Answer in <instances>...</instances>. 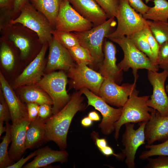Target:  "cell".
<instances>
[{
  "label": "cell",
  "mask_w": 168,
  "mask_h": 168,
  "mask_svg": "<svg viewBox=\"0 0 168 168\" xmlns=\"http://www.w3.org/2000/svg\"><path fill=\"white\" fill-rule=\"evenodd\" d=\"M37 150L30 153L25 158L23 157L21 158L16 162L10 166H8L7 168H21L23 165L29 160L33 157L36 156Z\"/></svg>",
  "instance_id": "7bdbcfd3"
},
{
  "label": "cell",
  "mask_w": 168,
  "mask_h": 168,
  "mask_svg": "<svg viewBox=\"0 0 168 168\" xmlns=\"http://www.w3.org/2000/svg\"><path fill=\"white\" fill-rule=\"evenodd\" d=\"M154 6L150 7L147 11L142 15L146 20L168 22V2L166 0H150Z\"/></svg>",
  "instance_id": "484cf974"
},
{
  "label": "cell",
  "mask_w": 168,
  "mask_h": 168,
  "mask_svg": "<svg viewBox=\"0 0 168 168\" xmlns=\"http://www.w3.org/2000/svg\"><path fill=\"white\" fill-rule=\"evenodd\" d=\"M94 27L72 7L69 1L63 0L57 17L55 29L67 32H82Z\"/></svg>",
  "instance_id": "7c38bea8"
},
{
  "label": "cell",
  "mask_w": 168,
  "mask_h": 168,
  "mask_svg": "<svg viewBox=\"0 0 168 168\" xmlns=\"http://www.w3.org/2000/svg\"><path fill=\"white\" fill-rule=\"evenodd\" d=\"M115 17L117 21V27L107 36L110 40L124 36L129 37L147 26V20L131 6L128 0H119Z\"/></svg>",
  "instance_id": "5b68a950"
},
{
  "label": "cell",
  "mask_w": 168,
  "mask_h": 168,
  "mask_svg": "<svg viewBox=\"0 0 168 168\" xmlns=\"http://www.w3.org/2000/svg\"><path fill=\"white\" fill-rule=\"evenodd\" d=\"M0 86L10 109L12 123L21 119H28L27 108L16 96L1 72Z\"/></svg>",
  "instance_id": "44dd1931"
},
{
  "label": "cell",
  "mask_w": 168,
  "mask_h": 168,
  "mask_svg": "<svg viewBox=\"0 0 168 168\" xmlns=\"http://www.w3.org/2000/svg\"><path fill=\"white\" fill-rule=\"evenodd\" d=\"M71 79V85L76 91L83 88L99 96L100 88L105 77L99 72L87 65L76 63L67 71Z\"/></svg>",
  "instance_id": "30bf717a"
},
{
  "label": "cell",
  "mask_w": 168,
  "mask_h": 168,
  "mask_svg": "<svg viewBox=\"0 0 168 168\" xmlns=\"http://www.w3.org/2000/svg\"><path fill=\"white\" fill-rule=\"evenodd\" d=\"M147 150L142 152L139 156L142 160L155 156H168V139L164 142L157 144H148L145 146Z\"/></svg>",
  "instance_id": "d6a6232c"
},
{
  "label": "cell",
  "mask_w": 168,
  "mask_h": 168,
  "mask_svg": "<svg viewBox=\"0 0 168 168\" xmlns=\"http://www.w3.org/2000/svg\"><path fill=\"white\" fill-rule=\"evenodd\" d=\"M8 22L11 24H21L35 32L42 44L48 43L53 38L55 29L48 19L29 2L23 7L17 17L10 19Z\"/></svg>",
  "instance_id": "52a82bcc"
},
{
  "label": "cell",
  "mask_w": 168,
  "mask_h": 168,
  "mask_svg": "<svg viewBox=\"0 0 168 168\" xmlns=\"http://www.w3.org/2000/svg\"><path fill=\"white\" fill-rule=\"evenodd\" d=\"M100 151L102 154L107 157L113 155L117 159L118 157V154L115 153L112 148L108 145L100 150Z\"/></svg>",
  "instance_id": "bcb514c9"
},
{
  "label": "cell",
  "mask_w": 168,
  "mask_h": 168,
  "mask_svg": "<svg viewBox=\"0 0 168 168\" xmlns=\"http://www.w3.org/2000/svg\"><path fill=\"white\" fill-rule=\"evenodd\" d=\"M53 35L55 40L68 49L80 44L78 39L74 32L54 29Z\"/></svg>",
  "instance_id": "1f68e13d"
},
{
  "label": "cell",
  "mask_w": 168,
  "mask_h": 168,
  "mask_svg": "<svg viewBox=\"0 0 168 168\" xmlns=\"http://www.w3.org/2000/svg\"><path fill=\"white\" fill-rule=\"evenodd\" d=\"M67 75L63 70L48 73L36 84L44 90L53 102L52 113L54 114L68 102L70 96L66 91Z\"/></svg>",
  "instance_id": "ba28073f"
},
{
  "label": "cell",
  "mask_w": 168,
  "mask_h": 168,
  "mask_svg": "<svg viewBox=\"0 0 168 168\" xmlns=\"http://www.w3.org/2000/svg\"><path fill=\"white\" fill-rule=\"evenodd\" d=\"M91 136L100 151L108 145L106 139L105 138H100L97 133L93 132L91 134Z\"/></svg>",
  "instance_id": "ee69618b"
},
{
  "label": "cell",
  "mask_w": 168,
  "mask_h": 168,
  "mask_svg": "<svg viewBox=\"0 0 168 168\" xmlns=\"http://www.w3.org/2000/svg\"><path fill=\"white\" fill-rule=\"evenodd\" d=\"M110 40L118 44L124 53V58L117 66L124 72L131 68L134 76V82H137L139 69H144L148 71H158V66L154 64L148 57L136 47L130 37L124 36Z\"/></svg>",
  "instance_id": "277c9868"
},
{
  "label": "cell",
  "mask_w": 168,
  "mask_h": 168,
  "mask_svg": "<svg viewBox=\"0 0 168 168\" xmlns=\"http://www.w3.org/2000/svg\"><path fill=\"white\" fill-rule=\"evenodd\" d=\"M104 52V58L99 69V72L105 78H110L116 83H120L123 78V70L116 63L115 45L111 41L105 40Z\"/></svg>",
  "instance_id": "ffe728a7"
},
{
  "label": "cell",
  "mask_w": 168,
  "mask_h": 168,
  "mask_svg": "<svg viewBox=\"0 0 168 168\" xmlns=\"http://www.w3.org/2000/svg\"><path fill=\"white\" fill-rule=\"evenodd\" d=\"M138 94L131 95L122 107L121 116L114 124V138L117 141L121 127L127 123L147 121L151 117L153 108L150 107L147 101L150 96H138Z\"/></svg>",
  "instance_id": "8992f818"
},
{
  "label": "cell",
  "mask_w": 168,
  "mask_h": 168,
  "mask_svg": "<svg viewBox=\"0 0 168 168\" xmlns=\"http://www.w3.org/2000/svg\"><path fill=\"white\" fill-rule=\"evenodd\" d=\"M15 1V0H0V9L7 11L10 13L11 15L13 9Z\"/></svg>",
  "instance_id": "f6af8a7d"
},
{
  "label": "cell",
  "mask_w": 168,
  "mask_h": 168,
  "mask_svg": "<svg viewBox=\"0 0 168 168\" xmlns=\"http://www.w3.org/2000/svg\"><path fill=\"white\" fill-rule=\"evenodd\" d=\"M166 91L167 93H168V84H167L166 87Z\"/></svg>",
  "instance_id": "f907efd6"
},
{
  "label": "cell",
  "mask_w": 168,
  "mask_h": 168,
  "mask_svg": "<svg viewBox=\"0 0 168 168\" xmlns=\"http://www.w3.org/2000/svg\"><path fill=\"white\" fill-rule=\"evenodd\" d=\"M30 122L28 119H21L12 123L11 125V144L8 153L14 161L20 160L27 149L26 133Z\"/></svg>",
  "instance_id": "e0dca14e"
},
{
  "label": "cell",
  "mask_w": 168,
  "mask_h": 168,
  "mask_svg": "<svg viewBox=\"0 0 168 168\" xmlns=\"http://www.w3.org/2000/svg\"><path fill=\"white\" fill-rule=\"evenodd\" d=\"M157 64L159 68L168 71V42L160 45Z\"/></svg>",
  "instance_id": "e575fe53"
},
{
  "label": "cell",
  "mask_w": 168,
  "mask_h": 168,
  "mask_svg": "<svg viewBox=\"0 0 168 168\" xmlns=\"http://www.w3.org/2000/svg\"><path fill=\"white\" fill-rule=\"evenodd\" d=\"M19 89L21 100L26 103H34L39 105L44 104L53 105V102L49 96L36 84L26 85Z\"/></svg>",
  "instance_id": "603a6c76"
},
{
  "label": "cell",
  "mask_w": 168,
  "mask_h": 168,
  "mask_svg": "<svg viewBox=\"0 0 168 168\" xmlns=\"http://www.w3.org/2000/svg\"><path fill=\"white\" fill-rule=\"evenodd\" d=\"M106 13L109 18L115 17L119 0H95Z\"/></svg>",
  "instance_id": "836d02e7"
},
{
  "label": "cell",
  "mask_w": 168,
  "mask_h": 168,
  "mask_svg": "<svg viewBox=\"0 0 168 168\" xmlns=\"http://www.w3.org/2000/svg\"><path fill=\"white\" fill-rule=\"evenodd\" d=\"M144 28L134 33L129 37L136 47L144 53L154 64L158 66L153 57Z\"/></svg>",
  "instance_id": "f546056e"
},
{
  "label": "cell",
  "mask_w": 168,
  "mask_h": 168,
  "mask_svg": "<svg viewBox=\"0 0 168 168\" xmlns=\"http://www.w3.org/2000/svg\"><path fill=\"white\" fill-rule=\"evenodd\" d=\"M144 29L153 57L158 65L157 59L160 45L151 32L148 25Z\"/></svg>",
  "instance_id": "8d00e7d4"
},
{
  "label": "cell",
  "mask_w": 168,
  "mask_h": 168,
  "mask_svg": "<svg viewBox=\"0 0 168 168\" xmlns=\"http://www.w3.org/2000/svg\"><path fill=\"white\" fill-rule=\"evenodd\" d=\"M128 0L131 6L142 15L146 13L150 8L143 2V0Z\"/></svg>",
  "instance_id": "f35d334b"
},
{
  "label": "cell",
  "mask_w": 168,
  "mask_h": 168,
  "mask_svg": "<svg viewBox=\"0 0 168 168\" xmlns=\"http://www.w3.org/2000/svg\"><path fill=\"white\" fill-rule=\"evenodd\" d=\"M93 124V121L88 117H85L83 118L81 121L82 125L85 127H88L91 126Z\"/></svg>",
  "instance_id": "7dc6e473"
},
{
  "label": "cell",
  "mask_w": 168,
  "mask_h": 168,
  "mask_svg": "<svg viewBox=\"0 0 168 168\" xmlns=\"http://www.w3.org/2000/svg\"><path fill=\"white\" fill-rule=\"evenodd\" d=\"M1 38L12 43L20 51V58L25 60L29 58L35 48L41 49L43 44L38 35L22 24H11L8 21L1 24Z\"/></svg>",
  "instance_id": "7a4b0ae2"
},
{
  "label": "cell",
  "mask_w": 168,
  "mask_h": 168,
  "mask_svg": "<svg viewBox=\"0 0 168 168\" xmlns=\"http://www.w3.org/2000/svg\"><path fill=\"white\" fill-rule=\"evenodd\" d=\"M69 2L72 7L92 23L94 27L103 24L108 18L105 11L95 0H71Z\"/></svg>",
  "instance_id": "ac0fdd59"
},
{
  "label": "cell",
  "mask_w": 168,
  "mask_h": 168,
  "mask_svg": "<svg viewBox=\"0 0 168 168\" xmlns=\"http://www.w3.org/2000/svg\"><path fill=\"white\" fill-rule=\"evenodd\" d=\"M4 122L0 121V137H1L3 133L5 132L6 130V126H3Z\"/></svg>",
  "instance_id": "681fc988"
},
{
  "label": "cell",
  "mask_w": 168,
  "mask_h": 168,
  "mask_svg": "<svg viewBox=\"0 0 168 168\" xmlns=\"http://www.w3.org/2000/svg\"><path fill=\"white\" fill-rule=\"evenodd\" d=\"M48 43L49 53L45 68L48 73L58 70L67 72L76 64L68 49L53 37Z\"/></svg>",
  "instance_id": "2e32d148"
},
{
  "label": "cell",
  "mask_w": 168,
  "mask_h": 168,
  "mask_svg": "<svg viewBox=\"0 0 168 168\" xmlns=\"http://www.w3.org/2000/svg\"><path fill=\"white\" fill-rule=\"evenodd\" d=\"M147 121L140 122L138 129H134L133 123L125 124V128L122 136V142L124 148L119 153L118 160L125 158V163L128 168L135 167V156L138 148L145 143V128Z\"/></svg>",
  "instance_id": "9c48e42d"
},
{
  "label": "cell",
  "mask_w": 168,
  "mask_h": 168,
  "mask_svg": "<svg viewBox=\"0 0 168 168\" xmlns=\"http://www.w3.org/2000/svg\"><path fill=\"white\" fill-rule=\"evenodd\" d=\"M68 50L77 64L89 65L94 69V59L87 49L79 44Z\"/></svg>",
  "instance_id": "f1b7e54d"
},
{
  "label": "cell",
  "mask_w": 168,
  "mask_h": 168,
  "mask_svg": "<svg viewBox=\"0 0 168 168\" xmlns=\"http://www.w3.org/2000/svg\"><path fill=\"white\" fill-rule=\"evenodd\" d=\"M12 120L9 108L2 91L0 93V121L9 122Z\"/></svg>",
  "instance_id": "74e56055"
},
{
  "label": "cell",
  "mask_w": 168,
  "mask_h": 168,
  "mask_svg": "<svg viewBox=\"0 0 168 168\" xmlns=\"http://www.w3.org/2000/svg\"><path fill=\"white\" fill-rule=\"evenodd\" d=\"M80 90L71 96L67 104L59 111L45 120L46 133L44 142L52 141L60 150L67 147V136L72 120L78 111L86 108Z\"/></svg>",
  "instance_id": "6da1fadb"
},
{
  "label": "cell",
  "mask_w": 168,
  "mask_h": 168,
  "mask_svg": "<svg viewBox=\"0 0 168 168\" xmlns=\"http://www.w3.org/2000/svg\"><path fill=\"white\" fill-rule=\"evenodd\" d=\"M26 104L29 120L31 122L35 120L38 117L39 105L34 103H28Z\"/></svg>",
  "instance_id": "ab89813d"
},
{
  "label": "cell",
  "mask_w": 168,
  "mask_h": 168,
  "mask_svg": "<svg viewBox=\"0 0 168 168\" xmlns=\"http://www.w3.org/2000/svg\"><path fill=\"white\" fill-rule=\"evenodd\" d=\"M88 116L93 121H99L100 120V117L97 112L95 111L90 112Z\"/></svg>",
  "instance_id": "c3c4849f"
},
{
  "label": "cell",
  "mask_w": 168,
  "mask_h": 168,
  "mask_svg": "<svg viewBox=\"0 0 168 168\" xmlns=\"http://www.w3.org/2000/svg\"><path fill=\"white\" fill-rule=\"evenodd\" d=\"M115 17L109 18L103 24L86 31L74 32L80 45L87 49L93 58L94 69L99 68L104 58L102 47L104 40L116 25Z\"/></svg>",
  "instance_id": "3957f363"
},
{
  "label": "cell",
  "mask_w": 168,
  "mask_h": 168,
  "mask_svg": "<svg viewBox=\"0 0 168 168\" xmlns=\"http://www.w3.org/2000/svg\"><path fill=\"white\" fill-rule=\"evenodd\" d=\"M45 133V120L38 117L30 122L26 133V149L32 150L44 142Z\"/></svg>",
  "instance_id": "cb8c5ba5"
},
{
  "label": "cell",
  "mask_w": 168,
  "mask_h": 168,
  "mask_svg": "<svg viewBox=\"0 0 168 168\" xmlns=\"http://www.w3.org/2000/svg\"><path fill=\"white\" fill-rule=\"evenodd\" d=\"M136 83L119 86L110 78L105 77L100 88L99 96L109 105L122 107L131 95L138 93L136 89Z\"/></svg>",
  "instance_id": "4fadbf2b"
},
{
  "label": "cell",
  "mask_w": 168,
  "mask_h": 168,
  "mask_svg": "<svg viewBox=\"0 0 168 168\" xmlns=\"http://www.w3.org/2000/svg\"><path fill=\"white\" fill-rule=\"evenodd\" d=\"M151 113V118L147 121L145 128V140L148 144L168 139V116H161L154 109Z\"/></svg>",
  "instance_id": "d6986e66"
},
{
  "label": "cell",
  "mask_w": 168,
  "mask_h": 168,
  "mask_svg": "<svg viewBox=\"0 0 168 168\" xmlns=\"http://www.w3.org/2000/svg\"><path fill=\"white\" fill-rule=\"evenodd\" d=\"M51 105L44 104L39 105L38 117L45 120L51 116L52 113V107Z\"/></svg>",
  "instance_id": "60d3db41"
},
{
  "label": "cell",
  "mask_w": 168,
  "mask_h": 168,
  "mask_svg": "<svg viewBox=\"0 0 168 168\" xmlns=\"http://www.w3.org/2000/svg\"><path fill=\"white\" fill-rule=\"evenodd\" d=\"M80 90L87 98V106L93 107L102 114V120L98 127L102 133L107 135L110 134L114 131V124L121 116L122 107L115 108L110 106L101 97L86 88Z\"/></svg>",
  "instance_id": "8fae6325"
},
{
  "label": "cell",
  "mask_w": 168,
  "mask_h": 168,
  "mask_svg": "<svg viewBox=\"0 0 168 168\" xmlns=\"http://www.w3.org/2000/svg\"><path fill=\"white\" fill-rule=\"evenodd\" d=\"M147 25L160 45L168 42V22L147 20Z\"/></svg>",
  "instance_id": "4dcf8cb0"
},
{
  "label": "cell",
  "mask_w": 168,
  "mask_h": 168,
  "mask_svg": "<svg viewBox=\"0 0 168 168\" xmlns=\"http://www.w3.org/2000/svg\"><path fill=\"white\" fill-rule=\"evenodd\" d=\"M68 154L65 150L52 149L48 146L39 148L34 159L24 166L23 168H40L46 166L55 162H67Z\"/></svg>",
  "instance_id": "7402d4cb"
},
{
  "label": "cell",
  "mask_w": 168,
  "mask_h": 168,
  "mask_svg": "<svg viewBox=\"0 0 168 168\" xmlns=\"http://www.w3.org/2000/svg\"><path fill=\"white\" fill-rule=\"evenodd\" d=\"M48 47V42L43 44L39 53L14 81L13 85L14 89L36 84L41 79L46 63L45 54Z\"/></svg>",
  "instance_id": "9a60e30c"
},
{
  "label": "cell",
  "mask_w": 168,
  "mask_h": 168,
  "mask_svg": "<svg viewBox=\"0 0 168 168\" xmlns=\"http://www.w3.org/2000/svg\"><path fill=\"white\" fill-rule=\"evenodd\" d=\"M66 0V1H69L71 0Z\"/></svg>",
  "instance_id": "816d5d0a"
},
{
  "label": "cell",
  "mask_w": 168,
  "mask_h": 168,
  "mask_svg": "<svg viewBox=\"0 0 168 168\" xmlns=\"http://www.w3.org/2000/svg\"><path fill=\"white\" fill-rule=\"evenodd\" d=\"M0 59L1 63L7 70L13 68L15 63V56L9 42L0 37Z\"/></svg>",
  "instance_id": "4316f807"
},
{
  "label": "cell",
  "mask_w": 168,
  "mask_h": 168,
  "mask_svg": "<svg viewBox=\"0 0 168 168\" xmlns=\"http://www.w3.org/2000/svg\"><path fill=\"white\" fill-rule=\"evenodd\" d=\"M37 11L43 14L55 29L56 21L63 0H29Z\"/></svg>",
  "instance_id": "d4e9b609"
},
{
  "label": "cell",
  "mask_w": 168,
  "mask_h": 168,
  "mask_svg": "<svg viewBox=\"0 0 168 168\" xmlns=\"http://www.w3.org/2000/svg\"><path fill=\"white\" fill-rule=\"evenodd\" d=\"M147 77L153 88L148 105L157 111L161 116H168V96L165 86L168 71L164 70L161 72L148 71Z\"/></svg>",
  "instance_id": "5bb4252c"
},
{
  "label": "cell",
  "mask_w": 168,
  "mask_h": 168,
  "mask_svg": "<svg viewBox=\"0 0 168 168\" xmlns=\"http://www.w3.org/2000/svg\"><path fill=\"white\" fill-rule=\"evenodd\" d=\"M11 125L8 122H6V130L5 135L0 144V168H7L15 163L10 157L8 147L11 142Z\"/></svg>",
  "instance_id": "83f0119b"
},
{
  "label": "cell",
  "mask_w": 168,
  "mask_h": 168,
  "mask_svg": "<svg viewBox=\"0 0 168 168\" xmlns=\"http://www.w3.org/2000/svg\"><path fill=\"white\" fill-rule=\"evenodd\" d=\"M29 2V0H15L13 9L10 16V19H14L17 17L23 7Z\"/></svg>",
  "instance_id": "b9f144b4"
},
{
  "label": "cell",
  "mask_w": 168,
  "mask_h": 168,
  "mask_svg": "<svg viewBox=\"0 0 168 168\" xmlns=\"http://www.w3.org/2000/svg\"><path fill=\"white\" fill-rule=\"evenodd\" d=\"M155 158H148L145 168H168V156L160 155Z\"/></svg>",
  "instance_id": "d590c367"
}]
</instances>
